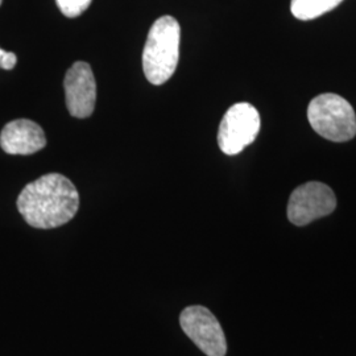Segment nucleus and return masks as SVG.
<instances>
[{
	"mask_svg": "<svg viewBox=\"0 0 356 356\" xmlns=\"http://www.w3.org/2000/svg\"><path fill=\"white\" fill-rule=\"evenodd\" d=\"M79 207V194L69 178L49 173L28 184L17 198V210L35 229L60 227L72 220Z\"/></svg>",
	"mask_w": 356,
	"mask_h": 356,
	"instance_id": "1",
	"label": "nucleus"
},
{
	"mask_svg": "<svg viewBox=\"0 0 356 356\" xmlns=\"http://www.w3.org/2000/svg\"><path fill=\"white\" fill-rule=\"evenodd\" d=\"M181 28L172 16L153 23L143 51V70L152 85H163L177 69Z\"/></svg>",
	"mask_w": 356,
	"mask_h": 356,
	"instance_id": "2",
	"label": "nucleus"
},
{
	"mask_svg": "<svg viewBox=\"0 0 356 356\" xmlns=\"http://www.w3.org/2000/svg\"><path fill=\"white\" fill-rule=\"evenodd\" d=\"M307 119L319 136L327 140L344 143L355 138V111L341 95L329 92L316 97L307 107Z\"/></svg>",
	"mask_w": 356,
	"mask_h": 356,
	"instance_id": "3",
	"label": "nucleus"
},
{
	"mask_svg": "<svg viewBox=\"0 0 356 356\" xmlns=\"http://www.w3.org/2000/svg\"><path fill=\"white\" fill-rule=\"evenodd\" d=\"M260 131V115L250 103H236L223 116L218 131V145L229 156L252 144Z\"/></svg>",
	"mask_w": 356,
	"mask_h": 356,
	"instance_id": "4",
	"label": "nucleus"
},
{
	"mask_svg": "<svg viewBox=\"0 0 356 356\" xmlns=\"http://www.w3.org/2000/svg\"><path fill=\"white\" fill-rule=\"evenodd\" d=\"M179 325L195 346L207 356H226L227 342L216 316L204 306L184 309Z\"/></svg>",
	"mask_w": 356,
	"mask_h": 356,
	"instance_id": "5",
	"label": "nucleus"
},
{
	"mask_svg": "<svg viewBox=\"0 0 356 356\" xmlns=\"http://www.w3.org/2000/svg\"><path fill=\"white\" fill-rule=\"evenodd\" d=\"M337 197L330 186L322 182H307L293 191L288 204V218L296 226H305L331 214Z\"/></svg>",
	"mask_w": 356,
	"mask_h": 356,
	"instance_id": "6",
	"label": "nucleus"
},
{
	"mask_svg": "<svg viewBox=\"0 0 356 356\" xmlns=\"http://www.w3.org/2000/svg\"><path fill=\"white\" fill-rule=\"evenodd\" d=\"M66 106L72 116L89 118L94 113L97 101V83L88 63L78 61L65 76Z\"/></svg>",
	"mask_w": 356,
	"mask_h": 356,
	"instance_id": "7",
	"label": "nucleus"
},
{
	"mask_svg": "<svg viewBox=\"0 0 356 356\" xmlns=\"http://www.w3.org/2000/svg\"><path fill=\"white\" fill-rule=\"evenodd\" d=\"M0 145L10 154H33L47 145V138L42 128L35 122L16 119L3 128Z\"/></svg>",
	"mask_w": 356,
	"mask_h": 356,
	"instance_id": "8",
	"label": "nucleus"
},
{
	"mask_svg": "<svg viewBox=\"0 0 356 356\" xmlns=\"http://www.w3.org/2000/svg\"><path fill=\"white\" fill-rule=\"evenodd\" d=\"M343 0H292L291 11L298 20H313L330 13Z\"/></svg>",
	"mask_w": 356,
	"mask_h": 356,
	"instance_id": "9",
	"label": "nucleus"
},
{
	"mask_svg": "<svg viewBox=\"0 0 356 356\" xmlns=\"http://www.w3.org/2000/svg\"><path fill=\"white\" fill-rule=\"evenodd\" d=\"M60 11L66 17H76L89 8L92 0H56Z\"/></svg>",
	"mask_w": 356,
	"mask_h": 356,
	"instance_id": "10",
	"label": "nucleus"
},
{
	"mask_svg": "<svg viewBox=\"0 0 356 356\" xmlns=\"http://www.w3.org/2000/svg\"><path fill=\"white\" fill-rule=\"evenodd\" d=\"M17 63L16 54L13 51H4L3 57H1V63H0V67L4 70H11L15 67V65Z\"/></svg>",
	"mask_w": 356,
	"mask_h": 356,
	"instance_id": "11",
	"label": "nucleus"
},
{
	"mask_svg": "<svg viewBox=\"0 0 356 356\" xmlns=\"http://www.w3.org/2000/svg\"><path fill=\"white\" fill-rule=\"evenodd\" d=\"M4 51H3V49H1V48H0V63H1V57H3V54H4Z\"/></svg>",
	"mask_w": 356,
	"mask_h": 356,
	"instance_id": "12",
	"label": "nucleus"
},
{
	"mask_svg": "<svg viewBox=\"0 0 356 356\" xmlns=\"http://www.w3.org/2000/svg\"><path fill=\"white\" fill-rule=\"evenodd\" d=\"M1 1H3V0H0V6H1Z\"/></svg>",
	"mask_w": 356,
	"mask_h": 356,
	"instance_id": "13",
	"label": "nucleus"
}]
</instances>
